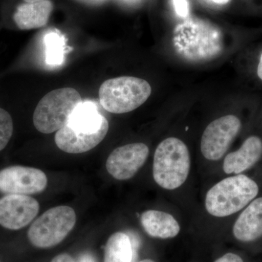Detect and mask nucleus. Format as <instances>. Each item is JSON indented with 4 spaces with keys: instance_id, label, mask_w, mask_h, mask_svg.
Listing matches in <instances>:
<instances>
[{
    "instance_id": "obj_5",
    "label": "nucleus",
    "mask_w": 262,
    "mask_h": 262,
    "mask_svg": "<svg viewBox=\"0 0 262 262\" xmlns=\"http://www.w3.org/2000/svg\"><path fill=\"white\" fill-rule=\"evenodd\" d=\"M77 90L63 88L48 93L39 101L33 115L34 127L49 134L67 125L75 108L82 103Z\"/></svg>"
},
{
    "instance_id": "obj_11",
    "label": "nucleus",
    "mask_w": 262,
    "mask_h": 262,
    "mask_svg": "<svg viewBox=\"0 0 262 262\" xmlns=\"http://www.w3.org/2000/svg\"><path fill=\"white\" fill-rule=\"evenodd\" d=\"M39 210V203L32 196L8 194L0 199V225L18 230L31 223Z\"/></svg>"
},
{
    "instance_id": "obj_4",
    "label": "nucleus",
    "mask_w": 262,
    "mask_h": 262,
    "mask_svg": "<svg viewBox=\"0 0 262 262\" xmlns=\"http://www.w3.org/2000/svg\"><path fill=\"white\" fill-rule=\"evenodd\" d=\"M151 94L147 81L128 76L104 81L98 91L101 106L113 114L134 111L145 103Z\"/></svg>"
},
{
    "instance_id": "obj_8",
    "label": "nucleus",
    "mask_w": 262,
    "mask_h": 262,
    "mask_svg": "<svg viewBox=\"0 0 262 262\" xmlns=\"http://www.w3.org/2000/svg\"><path fill=\"white\" fill-rule=\"evenodd\" d=\"M242 124L235 115L221 117L211 122L203 131L201 141V151L205 159L218 161L225 156Z\"/></svg>"
},
{
    "instance_id": "obj_25",
    "label": "nucleus",
    "mask_w": 262,
    "mask_h": 262,
    "mask_svg": "<svg viewBox=\"0 0 262 262\" xmlns=\"http://www.w3.org/2000/svg\"><path fill=\"white\" fill-rule=\"evenodd\" d=\"M26 3H34L38 2L44 1V0H24Z\"/></svg>"
},
{
    "instance_id": "obj_1",
    "label": "nucleus",
    "mask_w": 262,
    "mask_h": 262,
    "mask_svg": "<svg viewBox=\"0 0 262 262\" xmlns=\"http://www.w3.org/2000/svg\"><path fill=\"white\" fill-rule=\"evenodd\" d=\"M108 122L100 113L96 103H80L65 126L57 131L55 142L70 154L86 152L98 146L107 134Z\"/></svg>"
},
{
    "instance_id": "obj_3",
    "label": "nucleus",
    "mask_w": 262,
    "mask_h": 262,
    "mask_svg": "<svg viewBox=\"0 0 262 262\" xmlns=\"http://www.w3.org/2000/svg\"><path fill=\"white\" fill-rule=\"evenodd\" d=\"M191 166L192 160L187 144L178 138H167L155 149L153 179L162 189L176 190L187 182Z\"/></svg>"
},
{
    "instance_id": "obj_20",
    "label": "nucleus",
    "mask_w": 262,
    "mask_h": 262,
    "mask_svg": "<svg viewBox=\"0 0 262 262\" xmlns=\"http://www.w3.org/2000/svg\"><path fill=\"white\" fill-rule=\"evenodd\" d=\"M214 262H245L244 258L235 253L229 252L217 258Z\"/></svg>"
},
{
    "instance_id": "obj_7",
    "label": "nucleus",
    "mask_w": 262,
    "mask_h": 262,
    "mask_svg": "<svg viewBox=\"0 0 262 262\" xmlns=\"http://www.w3.org/2000/svg\"><path fill=\"white\" fill-rule=\"evenodd\" d=\"M176 46L184 56L194 59L211 56L221 50L220 34L203 20L189 19L176 29Z\"/></svg>"
},
{
    "instance_id": "obj_23",
    "label": "nucleus",
    "mask_w": 262,
    "mask_h": 262,
    "mask_svg": "<svg viewBox=\"0 0 262 262\" xmlns=\"http://www.w3.org/2000/svg\"><path fill=\"white\" fill-rule=\"evenodd\" d=\"M257 75L260 80L262 81V53L260 57L259 62H258L257 67Z\"/></svg>"
},
{
    "instance_id": "obj_15",
    "label": "nucleus",
    "mask_w": 262,
    "mask_h": 262,
    "mask_svg": "<svg viewBox=\"0 0 262 262\" xmlns=\"http://www.w3.org/2000/svg\"><path fill=\"white\" fill-rule=\"evenodd\" d=\"M53 9L51 0L18 5L13 19L17 27L22 30L39 29L48 24Z\"/></svg>"
},
{
    "instance_id": "obj_18",
    "label": "nucleus",
    "mask_w": 262,
    "mask_h": 262,
    "mask_svg": "<svg viewBox=\"0 0 262 262\" xmlns=\"http://www.w3.org/2000/svg\"><path fill=\"white\" fill-rule=\"evenodd\" d=\"M13 122L6 110L0 108V151L4 149L13 136Z\"/></svg>"
},
{
    "instance_id": "obj_10",
    "label": "nucleus",
    "mask_w": 262,
    "mask_h": 262,
    "mask_svg": "<svg viewBox=\"0 0 262 262\" xmlns=\"http://www.w3.org/2000/svg\"><path fill=\"white\" fill-rule=\"evenodd\" d=\"M149 155V147L144 143L119 146L108 157L106 170L117 180H129L144 166Z\"/></svg>"
},
{
    "instance_id": "obj_17",
    "label": "nucleus",
    "mask_w": 262,
    "mask_h": 262,
    "mask_svg": "<svg viewBox=\"0 0 262 262\" xmlns=\"http://www.w3.org/2000/svg\"><path fill=\"white\" fill-rule=\"evenodd\" d=\"M43 43L46 49V63L53 67L63 64L67 48L64 36L57 32L48 33Z\"/></svg>"
},
{
    "instance_id": "obj_2",
    "label": "nucleus",
    "mask_w": 262,
    "mask_h": 262,
    "mask_svg": "<svg viewBox=\"0 0 262 262\" xmlns=\"http://www.w3.org/2000/svg\"><path fill=\"white\" fill-rule=\"evenodd\" d=\"M258 193L257 183L248 176H229L208 189L205 196V208L211 216L225 218L244 210L257 198Z\"/></svg>"
},
{
    "instance_id": "obj_19",
    "label": "nucleus",
    "mask_w": 262,
    "mask_h": 262,
    "mask_svg": "<svg viewBox=\"0 0 262 262\" xmlns=\"http://www.w3.org/2000/svg\"><path fill=\"white\" fill-rule=\"evenodd\" d=\"M174 10L179 17L187 18L189 15V4L187 0H173Z\"/></svg>"
},
{
    "instance_id": "obj_22",
    "label": "nucleus",
    "mask_w": 262,
    "mask_h": 262,
    "mask_svg": "<svg viewBox=\"0 0 262 262\" xmlns=\"http://www.w3.org/2000/svg\"><path fill=\"white\" fill-rule=\"evenodd\" d=\"M77 262H96V260L90 253H84L79 257Z\"/></svg>"
},
{
    "instance_id": "obj_13",
    "label": "nucleus",
    "mask_w": 262,
    "mask_h": 262,
    "mask_svg": "<svg viewBox=\"0 0 262 262\" xmlns=\"http://www.w3.org/2000/svg\"><path fill=\"white\" fill-rule=\"evenodd\" d=\"M232 234L242 244L262 238V196L255 198L242 210L232 227Z\"/></svg>"
},
{
    "instance_id": "obj_21",
    "label": "nucleus",
    "mask_w": 262,
    "mask_h": 262,
    "mask_svg": "<svg viewBox=\"0 0 262 262\" xmlns=\"http://www.w3.org/2000/svg\"><path fill=\"white\" fill-rule=\"evenodd\" d=\"M51 262H75L72 256L67 253L58 255L52 260Z\"/></svg>"
},
{
    "instance_id": "obj_14",
    "label": "nucleus",
    "mask_w": 262,
    "mask_h": 262,
    "mask_svg": "<svg viewBox=\"0 0 262 262\" xmlns=\"http://www.w3.org/2000/svg\"><path fill=\"white\" fill-rule=\"evenodd\" d=\"M141 225L150 237L171 239L181 232V226L173 215L160 210H147L140 216Z\"/></svg>"
},
{
    "instance_id": "obj_26",
    "label": "nucleus",
    "mask_w": 262,
    "mask_h": 262,
    "mask_svg": "<svg viewBox=\"0 0 262 262\" xmlns=\"http://www.w3.org/2000/svg\"><path fill=\"white\" fill-rule=\"evenodd\" d=\"M139 262H155V261L151 259H144V260H142V261H139Z\"/></svg>"
},
{
    "instance_id": "obj_6",
    "label": "nucleus",
    "mask_w": 262,
    "mask_h": 262,
    "mask_svg": "<svg viewBox=\"0 0 262 262\" xmlns=\"http://www.w3.org/2000/svg\"><path fill=\"white\" fill-rule=\"evenodd\" d=\"M77 216L71 207L51 208L33 222L28 231L29 241L39 248L53 247L66 238L75 227Z\"/></svg>"
},
{
    "instance_id": "obj_24",
    "label": "nucleus",
    "mask_w": 262,
    "mask_h": 262,
    "mask_svg": "<svg viewBox=\"0 0 262 262\" xmlns=\"http://www.w3.org/2000/svg\"><path fill=\"white\" fill-rule=\"evenodd\" d=\"M213 3L217 5H226L229 3L230 0H211Z\"/></svg>"
},
{
    "instance_id": "obj_16",
    "label": "nucleus",
    "mask_w": 262,
    "mask_h": 262,
    "mask_svg": "<svg viewBox=\"0 0 262 262\" xmlns=\"http://www.w3.org/2000/svg\"><path fill=\"white\" fill-rule=\"evenodd\" d=\"M134 245L125 232H115L110 236L105 247L103 262H133Z\"/></svg>"
},
{
    "instance_id": "obj_9",
    "label": "nucleus",
    "mask_w": 262,
    "mask_h": 262,
    "mask_svg": "<svg viewBox=\"0 0 262 262\" xmlns=\"http://www.w3.org/2000/svg\"><path fill=\"white\" fill-rule=\"evenodd\" d=\"M47 184V177L39 169L15 165L0 170V192L6 194H37Z\"/></svg>"
},
{
    "instance_id": "obj_12",
    "label": "nucleus",
    "mask_w": 262,
    "mask_h": 262,
    "mask_svg": "<svg viewBox=\"0 0 262 262\" xmlns=\"http://www.w3.org/2000/svg\"><path fill=\"white\" fill-rule=\"evenodd\" d=\"M261 158V139L256 136H249L238 149L225 155L222 169L227 175L242 174L252 168Z\"/></svg>"
}]
</instances>
